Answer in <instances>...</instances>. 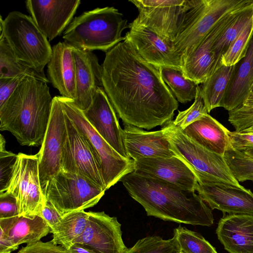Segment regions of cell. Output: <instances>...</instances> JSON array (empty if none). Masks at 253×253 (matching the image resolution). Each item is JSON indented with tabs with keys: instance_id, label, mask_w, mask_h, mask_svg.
Here are the masks:
<instances>
[{
	"instance_id": "1",
	"label": "cell",
	"mask_w": 253,
	"mask_h": 253,
	"mask_svg": "<svg viewBox=\"0 0 253 253\" xmlns=\"http://www.w3.org/2000/svg\"><path fill=\"white\" fill-rule=\"evenodd\" d=\"M102 87L123 124L151 129L172 121L178 104L161 68L144 60L125 39L106 52Z\"/></svg>"
},
{
	"instance_id": "2",
	"label": "cell",
	"mask_w": 253,
	"mask_h": 253,
	"mask_svg": "<svg viewBox=\"0 0 253 253\" xmlns=\"http://www.w3.org/2000/svg\"><path fill=\"white\" fill-rule=\"evenodd\" d=\"M121 181L148 216L192 225L211 226L213 223L211 209L195 191L133 171L124 176Z\"/></svg>"
},
{
	"instance_id": "3",
	"label": "cell",
	"mask_w": 253,
	"mask_h": 253,
	"mask_svg": "<svg viewBox=\"0 0 253 253\" xmlns=\"http://www.w3.org/2000/svg\"><path fill=\"white\" fill-rule=\"evenodd\" d=\"M52 103L47 83L26 77L0 107V130L11 132L21 145L41 146Z\"/></svg>"
},
{
	"instance_id": "4",
	"label": "cell",
	"mask_w": 253,
	"mask_h": 253,
	"mask_svg": "<svg viewBox=\"0 0 253 253\" xmlns=\"http://www.w3.org/2000/svg\"><path fill=\"white\" fill-rule=\"evenodd\" d=\"M127 21L114 7H97L75 17L63 33L64 42L87 51L107 52L125 39Z\"/></svg>"
},
{
	"instance_id": "5",
	"label": "cell",
	"mask_w": 253,
	"mask_h": 253,
	"mask_svg": "<svg viewBox=\"0 0 253 253\" xmlns=\"http://www.w3.org/2000/svg\"><path fill=\"white\" fill-rule=\"evenodd\" d=\"M0 36L6 40L17 60L47 79L43 69L51 56L52 47L32 17L13 11L4 20L0 16Z\"/></svg>"
},
{
	"instance_id": "6",
	"label": "cell",
	"mask_w": 253,
	"mask_h": 253,
	"mask_svg": "<svg viewBox=\"0 0 253 253\" xmlns=\"http://www.w3.org/2000/svg\"><path fill=\"white\" fill-rule=\"evenodd\" d=\"M207 0H131L139 14L133 21L173 42L195 20Z\"/></svg>"
},
{
	"instance_id": "7",
	"label": "cell",
	"mask_w": 253,
	"mask_h": 253,
	"mask_svg": "<svg viewBox=\"0 0 253 253\" xmlns=\"http://www.w3.org/2000/svg\"><path fill=\"white\" fill-rule=\"evenodd\" d=\"M162 129L172 150L194 171L198 179H204L243 187L234 177L224 156L202 147L176 127L172 121Z\"/></svg>"
},
{
	"instance_id": "8",
	"label": "cell",
	"mask_w": 253,
	"mask_h": 253,
	"mask_svg": "<svg viewBox=\"0 0 253 253\" xmlns=\"http://www.w3.org/2000/svg\"><path fill=\"white\" fill-rule=\"evenodd\" d=\"M65 114L84 136L99 162L106 190L134 170V161L118 153L94 129L73 99L59 96Z\"/></svg>"
},
{
	"instance_id": "9",
	"label": "cell",
	"mask_w": 253,
	"mask_h": 253,
	"mask_svg": "<svg viewBox=\"0 0 253 253\" xmlns=\"http://www.w3.org/2000/svg\"><path fill=\"white\" fill-rule=\"evenodd\" d=\"M105 191L84 177L62 170L49 181L45 199L65 214L94 206Z\"/></svg>"
},
{
	"instance_id": "10",
	"label": "cell",
	"mask_w": 253,
	"mask_h": 253,
	"mask_svg": "<svg viewBox=\"0 0 253 253\" xmlns=\"http://www.w3.org/2000/svg\"><path fill=\"white\" fill-rule=\"evenodd\" d=\"M18 156L13 177L5 192L16 198L19 217L42 216L45 199L40 180L39 155L19 153Z\"/></svg>"
},
{
	"instance_id": "11",
	"label": "cell",
	"mask_w": 253,
	"mask_h": 253,
	"mask_svg": "<svg viewBox=\"0 0 253 253\" xmlns=\"http://www.w3.org/2000/svg\"><path fill=\"white\" fill-rule=\"evenodd\" d=\"M65 120L62 170L84 177L105 189L100 164L89 142L65 113Z\"/></svg>"
},
{
	"instance_id": "12",
	"label": "cell",
	"mask_w": 253,
	"mask_h": 253,
	"mask_svg": "<svg viewBox=\"0 0 253 253\" xmlns=\"http://www.w3.org/2000/svg\"><path fill=\"white\" fill-rule=\"evenodd\" d=\"M250 0H207L192 24L172 42L174 52L182 65L187 56L225 15Z\"/></svg>"
},
{
	"instance_id": "13",
	"label": "cell",
	"mask_w": 253,
	"mask_h": 253,
	"mask_svg": "<svg viewBox=\"0 0 253 253\" xmlns=\"http://www.w3.org/2000/svg\"><path fill=\"white\" fill-rule=\"evenodd\" d=\"M66 131L65 113L59 96L53 98L49 123L38 153L39 171L41 189L45 198L50 179L62 170V151Z\"/></svg>"
},
{
	"instance_id": "14",
	"label": "cell",
	"mask_w": 253,
	"mask_h": 253,
	"mask_svg": "<svg viewBox=\"0 0 253 253\" xmlns=\"http://www.w3.org/2000/svg\"><path fill=\"white\" fill-rule=\"evenodd\" d=\"M247 4L231 11L215 25L197 47L184 60L182 71L184 76L197 84H203L220 65L214 52V45L225 28L232 21L239 10Z\"/></svg>"
},
{
	"instance_id": "15",
	"label": "cell",
	"mask_w": 253,
	"mask_h": 253,
	"mask_svg": "<svg viewBox=\"0 0 253 253\" xmlns=\"http://www.w3.org/2000/svg\"><path fill=\"white\" fill-rule=\"evenodd\" d=\"M196 191L211 210L217 209L229 214L253 215V193L219 181L198 179Z\"/></svg>"
},
{
	"instance_id": "16",
	"label": "cell",
	"mask_w": 253,
	"mask_h": 253,
	"mask_svg": "<svg viewBox=\"0 0 253 253\" xmlns=\"http://www.w3.org/2000/svg\"><path fill=\"white\" fill-rule=\"evenodd\" d=\"M84 233L74 242L97 253H125L127 248L122 239L121 224L116 217L104 211H88Z\"/></svg>"
},
{
	"instance_id": "17",
	"label": "cell",
	"mask_w": 253,
	"mask_h": 253,
	"mask_svg": "<svg viewBox=\"0 0 253 253\" xmlns=\"http://www.w3.org/2000/svg\"><path fill=\"white\" fill-rule=\"evenodd\" d=\"M25 2L30 16L49 41L64 32L81 0H27Z\"/></svg>"
},
{
	"instance_id": "18",
	"label": "cell",
	"mask_w": 253,
	"mask_h": 253,
	"mask_svg": "<svg viewBox=\"0 0 253 253\" xmlns=\"http://www.w3.org/2000/svg\"><path fill=\"white\" fill-rule=\"evenodd\" d=\"M133 172L160 180L184 189L196 191L198 178L191 167L179 156L139 158L134 160Z\"/></svg>"
},
{
	"instance_id": "19",
	"label": "cell",
	"mask_w": 253,
	"mask_h": 253,
	"mask_svg": "<svg viewBox=\"0 0 253 253\" xmlns=\"http://www.w3.org/2000/svg\"><path fill=\"white\" fill-rule=\"evenodd\" d=\"M128 28L125 40L146 62L160 68L171 67L182 70L181 62L173 51L171 42L133 21Z\"/></svg>"
},
{
	"instance_id": "20",
	"label": "cell",
	"mask_w": 253,
	"mask_h": 253,
	"mask_svg": "<svg viewBox=\"0 0 253 253\" xmlns=\"http://www.w3.org/2000/svg\"><path fill=\"white\" fill-rule=\"evenodd\" d=\"M83 112L91 126L111 147L122 156L129 158L126 152L118 116L102 87L97 88L91 104Z\"/></svg>"
},
{
	"instance_id": "21",
	"label": "cell",
	"mask_w": 253,
	"mask_h": 253,
	"mask_svg": "<svg viewBox=\"0 0 253 253\" xmlns=\"http://www.w3.org/2000/svg\"><path fill=\"white\" fill-rule=\"evenodd\" d=\"M123 140L127 157L139 158L171 157L177 155L163 129L147 131L131 125L123 124Z\"/></svg>"
},
{
	"instance_id": "22",
	"label": "cell",
	"mask_w": 253,
	"mask_h": 253,
	"mask_svg": "<svg viewBox=\"0 0 253 253\" xmlns=\"http://www.w3.org/2000/svg\"><path fill=\"white\" fill-rule=\"evenodd\" d=\"M76 70L75 105L82 111L91 103L99 87H102V67L92 51H84L73 46Z\"/></svg>"
},
{
	"instance_id": "23",
	"label": "cell",
	"mask_w": 253,
	"mask_h": 253,
	"mask_svg": "<svg viewBox=\"0 0 253 253\" xmlns=\"http://www.w3.org/2000/svg\"><path fill=\"white\" fill-rule=\"evenodd\" d=\"M216 233L229 253H253V215H226L219 221Z\"/></svg>"
},
{
	"instance_id": "24",
	"label": "cell",
	"mask_w": 253,
	"mask_h": 253,
	"mask_svg": "<svg viewBox=\"0 0 253 253\" xmlns=\"http://www.w3.org/2000/svg\"><path fill=\"white\" fill-rule=\"evenodd\" d=\"M47 79L61 96L74 100L75 96L76 70L73 46L58 42L52 47L47 64Z\"/></svg>"
},
{
	"instance_id": "25",
	"label": "cell",
	"mask_w": 253,
	"mask_h": 253,
	"mask_svg": "<svg viewBox=\"0 0 253 253\" xmlns=\"http://www.w3.org/2000/svg\"><path fill=\"white\" fill-rule=\"evenodd\" d=\"M181 131L199 145L223 156L231 145L229 130L209 114Z\"/></svg>"
},
{
	"instance_id": "26",
	"label": "cell",
	"mask_w": 253,
	"mask_h": 253,
	"mask_svg": "<svg viewBox=\"0 0 253 253\" xmlns=\"http://www.w3.org/2000/svg\"><path fill=\"white\" fill-rule=\"evenodd\" d=\"M253 83V35L245 56L234 69L220 107L228 112L242 105L248 97Z\"/></svg>"
},
{
	"instance_id": "27",
	"label": "cell",
	"mask_w": 253,
	"mask_h": 253,
	"mask_svg": "<svg viewBox=\"0 0 253 253\" xmlns=\"http://www.w3.org/2000/svg\"><path fill=\"white\" fill-rule=\"evenodd\" d=\"M49 233L51 229L41 216H18L11 227L8 236L13 246L18 249L21 244L39 242Z\"/></svg>"
},
{
	"instance_id": "28",
	"label": "cell",
	"mask_w": 253,
	"mask_h": 253,
	"mask_svg": "<svg viewBox=\"0 0 253 253\" xmlns=\"http://www.w3.org/2000/svg\"><path fill=\"white\" fill-rule=\"evenodd\" d=\"M88 217V212L76 211L64 214L60 223L51 233L54 244L68 250L84 231Z\"/></svg>"
},
{
	"instance_id": "29",
	"label": "cell",
	"mask_w": 253,
	"mask_h": 253,
	"mask_svg": "<svg viewBox=\"0 0 253 253\" xmlns=\"http://www.w3.org/2000/svg\"><path fill=\"white\" fill-rule=\"evenodd\" d=\"M234 65H221L200 86L202 95L209 113L220 107L231 79Z\"/></svg>"
},
{
	"instance_id": "30",
	"label": "cell",
	"mask_w": 253,
	"mask_h": 253,
	"mask_svg": "<svg viewBox=\"0 0 253 253\" xmlns=\"http://www.w3.org/2000/svg\"><path fill=\"white\" fill-rule=\"evenodd\" d=\"M253 20V0L241 8L225 28L214 45L215 57L220 65L222 55L247 25Z\"/></svg>"
},
{
	"instance_id": "31",
	"label": "cell",
	"mask_w": 253,
	"mask_h": 253,
	"mask_svg": "<svg viewBox=\"0 0 253 253\" xmlns=\"http://www.w3.org/2000/svg\"><path fill=\"white\" fill-rule=\"evenodd\" d=\"M161 74L177 101L186 103L195 99L198 84L186 78L181 69L163 67L161 68Z\"/></svg>"
},
{
	"instance_id": "32",
	"label": "cell",
	"mask_w": 253,
	"mask_h": 253,
	"mask_svg": "<svg viewBox=\"0 0 253 253\" xmlns=\"http://www.w3.org/2000/svg\"><path fill=\"white\" fill-rule=\"evenodd\" d=\"M25 75L46 83L49 82L35 71L21 64L16 58L6 40L0 36V79Z\"/></svg>"
},
{
	"instance_id": "33",
	"label": "cell",
	"mask_w": 253,
	"mask_h": 253,
	"mask_svg": "<svg viewBox=\"0 0 253 253\" xmlns=\"http://www.w3.org/2000/svg\"><path fill=\"white\" fill-rule=\"evenodd\" d=\"M173 235L181 253H217L215 248L200 234L181 226L175 228Z\"/></svg>"
},
{
	"instance_id": "34",
	"label": "cell",
	"mask_w": 253,
	"mask_h": 253,
	"mask_svg": "<svg viewBox=\"0 0 253 253\" xmlns=\"http://www.w3.org/2000/svg\"><path fill=\"white\" fill-rule=\"evenodd\" d=\"M180 248L175 236L164 240L159 236H148L139 240L125 253H179Z\"/></svg>"
},
{
	"instance_id": "35",
	"label": "cell",
	"mask_w": 253,
	"mask_h": 253,
	"mask_svg": "<svg viewBox=\"0 0 253 253\" xmlns=\"http://www.w3.org/2000/svg\"><path fill=\"white\" fill-rule=\"evenodd\" d=\"M224 157L237 180L253 182V158L234 149L231 145L225 151Z\"/></svg>"
},
{
	"instance_id": "36",
	"label": "cell",
	"mask_w": 253,
	"mask_h": 253,
	"mask_svg": "<svg viewBox=\"0 0 253 253\" xmlns=\"http://www.w3.org/2000/svg\"><path fill=\"white\" fill-rule=\"evenodd\" d=\"M253 35L252 21L222 55L220 64L226 66L236 65L246 55Z\"/></svg>"
},
{
	"instance_id": "37",
	"label": "cell",
	"mask_w": 253,
	"mask_h": 253,
	"mask_svg": "<svg viewBox=\"0 0 253 253\" xmlns=\"http://www.w3.org/2000/svg\"><path fill=\"white\" fill-rule=\"evenodd\" d=\"M5 141L0 136V193L6 191L13 177L18 160V154L5 149Z\"/></svg>"
},
{
	"instance_id": "38",
	"label": "cell",
	"mask_w": 253,
	"mask_h": 253,
	"mask_svg": "<svg viewBox=\"0 0 253 253\" xmlns=\"http://www.w3.org/2000/svg\"><path fill=\"white\" fill-rule=\"evenodd\" d=\"M207 114H209V112L202 95L200 86L198 85L194 103L187 109L178 111L172 123L176 127L182 130Z\"/></svg>"
},
{
	"instance_id": "39",
	"label": "cell",
	"mask_w": 253,
	"mask_h": 253,
	"mask_svg": "<svg viewBox=\"0 0 253 253\" xmlns=\"http://www.w3.org/2000/svg\"><path fill=\"white\" fill-rule=\"evenodd\" d=\"M228 135L234 149L243 152L253 149V126L240 131H229Z\"/></svg>"
},
{
	"instance_id": "40",
	"label": "cell",
	"mask_w": 253,
	"mask_h": 253,
	"mask_svg": "<svg viewBox=\"0 0 253 253\" xmlns=\"http://www.w3.org/2000/svg\"><path fill=\"white\" fill-rule=\"evenodd\" d=\"M17 253H68V252L63 247L56 245L51 241L46 242L40 241L22 247Z\"/></svg>"
},
{
	"instance_id": "41",
	"label": "cell",
	"mask_w": 253,
	"mask_h": 253,
	"mask_svg": "<svg viewBox=\"0 0 253 253\" xmlns=\"http://www.w3.org/2000/svg\"><path fill=\"white\" fill-rule=\"evenodd\" d=\"M18 216L16 198L7 192L0 193V219Z\"/></svg>"
},
{
	"instance_id": "42",
	"label": "cell",
	"mask_w": 253,
	"mask_h": 253,
	"mask_svg": "<svg viewBox=\"0 0 253 253\" xmlns=\"http://www.w3.org/2000/svg\"><path fill=\"white\" fill-rule=\"evenodd\" d=\"M18 216L0 219V253H11L17 250L9 239L10 229Z\"/></svg>"
},
{
	"instance_id": "43",
	"label": "cell",
	"mask_w": 253,
	"mask_h": 253,
	"mask_svg": "<svg viewBox=\"0 0 253 253\" xmlns=\"http://www.w3.org/2000/svg\"><path fill=\"white\" fill-rule=\"evenodd\" d=\"M26 77L27 76L23 75L14 78L0 79V107L6 102Z\"/></svg>"
},
{
	"instance_id": "44",
	"label": "cell",
	"mask_w": 253,
	"mask_h": 253,
	"mask_svg": "<svg viewBox=\"0 0 253 253\" xmlns=\"http://www.w3.org/2000/svg\"><path fill=\"white\" fill-rule=\"evenodd\" d=\"M64 214L60 212L49 202L45 200L42 216L51 229L52 233L60 223Z\"/></svg>"
},
{
	"instance_id": "45",
	"label": "cell",
	"mask_w": 253,
	"mask_h": 253,
	"mask_svg": "<svg viewBox=\"0 0 253 253\" xmlns=\"http://www.w3.org/2000/svg\"><path fill=\"white\" fill-rule=\"evenodd\" d=\"M68 253H97L94 251L79 244H74L68 250Z\"/></svg>"
},
{
	"instance_id": "46",
	"label": "cell",
	"mask_w": 253,
	"mask_h": 253,
	"mask_svg": "<svg viewBox=\"0 0 253 253\" xmlns=\"http://www.w3.org/2000/svg\"><path fill=\"white\" fill-rule=\"evenodd\" d=\"M243 105L249 106L253 105V94L250 93L247 99L244 101Z\"/></svg>"
},
{
	"instance_id": "47",
	"label": "cell",
	"mask_w": 253,
	"mask_h": 253,
	"mask_svg": "<svg viewBox=\"0 0 253 253\" xmlns=\"http://www.w3.org/2000/svg\"><path fill=\"white\" fill-rule=\"evenodd\" d=\"M242 152L245 153L249 156L253 158V149H247L246 150L243 151Z\"/></svg>"
},
{
	"instance_id": "48",
	"label": "cell",
	"mask_w": 253,
	"mask_h": 253,
	"mask_svg": "<svg viewBox=\"0 0 253 253\" xmlns=\"http://www.w3.org/2000/svg\"><path fill=\"white\" fill-rule=\"evenodd\" d=\"M250 93L253 94V83L252 85L251 86V90H250Z\"/></svg>"
},
{
	"instance_id": "49",
	"label": "cell",
	"mask_w": 253,
	"mask_h": 253,
	"mask_svg": "<svg viewBox=\"0 0 253 253\" xmlns=\"http://www.w3.org/2000/svg\"><path fill=\"white\" fill-rule=\"evenodd\" d=\"M179 253H181L180 252Z\"/></svg>"
}]
</instances>
